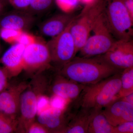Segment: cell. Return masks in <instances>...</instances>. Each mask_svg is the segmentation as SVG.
I'll return each instance as SVG.
<instances>
[{"mask_svg": "<svg viewBox=\"0 0 133 133\" xmlns=\"http://www.w3.org/2000/svg\"><path fill=\"white\" fill-rule=\"evenodd\" d=\"M104 2V0H94L85 5L81 13L71 22L70 30L75 41L77 53L85 43L102 14Z\"/></svg>", "mask_w": 133, "mask_h": 133, "instance_id": "obj_5", "label": "cell"}, {"mask_svg": "<svg viewBox=\"0 0 133 133\" xmlns=\"http://www.w3.org/2000/svg\"><path fill=\"white\" fill-rule=\"evenodd\" d=\"M76 16L72 13L64 12L55 15L40 24V33L45 36L55 37L64 31Z\"/></svg>", "mask_w": 133, "mask_h": 133, "instance_id": "obj_16", "label": "cell"}, {"mask_svg": "<svg viewBox=\"0 0 133 133\" xmlns=\"http://www.w3.org/2000/svg\"><path fill=\"white\" fill-rule=\"evenodd\" d=\"M36 40V38L33 36L22 31L19 36L17 43L21 44L26 47L34 42Z\"/></svg>", "mask_w": 133, "mask_h": 133, "instance_id": "obj_28", "label": "cell"}, {"mask_svg": "<svg viewBox=\"0 0 133 133\" xmlns=\"http://www.w3.org/2000/svg\"><path fill=\"white\" fill-rule=\"evenodd\" d=\"M7 73L3 67H0V93L4 91L8 85Z\"/></svg>", "mask_w": 133, "mask_h": 133, "instance_id": "obj_30", "label": "cell"}, {"mask_svg": "<svg viewBox=\"0 0 133 133\" xmlns=\"http://www.w3.org/2000/svg\"><path fill=\"white\" fill-rule=\"evenodd\" d=\"M33 0H9V4L15 9L27 10Z\"/></svg>", "mask_w": 133, "mask_h": 133, "instance_id": "obj_25", "label": "cell"}, {"mask_svg": "<svg viewBox=\"0 0 133 133\" xmlns=\"http://www.w3.org/2000/svg\"><path fill=\"white\" fill-rule=\"evenodd\" d=\"M133 121L126 122L113 127V133H133Z\"/></svg>", "mask_w": 133, "mask_h": 133, "instance_id": "obj_24", "label": "cell"}, {"mask_svg": "<svg viewBox=\"0 0 133 133\" xmlns=\"http://www.w3.org/2000/svg\"><path fill=\"white\" fill-rule=\"evenodd\" d=\"M109 64L121 70L133 66V41L116 40L109 50L100 55Z\"/></svg>", "mask_w": 133, "mask_h": 133, "instance_id": "obj_9", "label": "cell"}, {"mask_svg": "<svg viewBox=\"0 0 133 133\" xmlns=\"http://www.w3.org/2000/svg\"><path fill=\"white\" fill-rule=\"evenodd\" d=\"M133 93L125 97H123L121 98L124 100L127 101L128 103H130L131 104L133 105Z\"/></svg>", "mask_w": 133, "mask_h": 133, "instance_id": "obj_32", "label": "cell"}, {"mask_svg": "<svg viewBox=\"0 0 133 133\" xmlns=\"http://www.w3.org/2000/svg\"><path fill=\"white\" fill-rule=\"evenodd\" d=\"M125 6L133 19V0H122Z\"/></svg>", "mask_w": 133, "mask_h": 133, "instance_id": "obj_31", "label": "cell"}, {"mask_svg": "<svg viewBox=\"0 0 133 133\" xmlns=\"http://www.w3.org/2000/svg\"><path fill=\"white\" fill-rule=\"evenodd\" d=\"M121 72L95 84L86 85L78 97L75 100L78 107L97 109H103L106 106L115 99L119 91Z\"/></svg>", "mask_w": 133, "mask_h": 133, "instance_id": "obj_3", "label": "cell"}, {"mask_svg": "<svg viewBox=\"0 0 133 133\" xmlns=\"http://www.w3.org/2000/svg\"><path fill=\"white\" fill-rule=\"evenodd\" d=\"M121 87L115 98L127 96L133 93V66L124 69L121 72Z\"/></svg>", "mask_w": 133, "mask_h": 133, "instance_id": "obj_19", "label": "cell"}, {"mask_svg": "<svg viewBox=\"0 0 133 133\" xmlns=\"http://www.w3.org/2000/svg\"><path fill=\"white\" fill-rule=\"evenodd\" d=\"M91 33L92 35H90L78 51V57L90 58L103 55L109 50L116 40L108 28L102 14Z\"/></svg>", "mask_w": 133, "mask_h": 133, "instance_id": "obj_7", "label": "cell"}, {"mask_svg": "<svg viewBox=\"0 0 133 133\" xmlns=\"http://www.w3.org/2000/svg\"><path fill=\"white\" fill-rule=\"evenodd\" d=\"M91 111L79 108L62 133H87Z\"/></svg>", "mask_w": 133, "mask_h": 133, "instance_id": "obj_17", "label": "cell"}, {"mask_svg": "<svg viewBox=\"0 0 133 133\" xmlns=\"http://www.w3.org/2000/svg\"><path fill=\"white\" fill-rule=\"evenodd\" d=\"M50 100L45 95H41L37 100V115L41 113L42 112L48 109L50 104Z\"/></svg>", "mask_w": 133, "mask_h": 133, "instance_id": "obj_26", "label": "cell"}, {"mask_svg": "<svg viewBox=\"0 0 133 133\" xmlns=\"http://www.w3.org/2000/svg\"><path fill=\"white\" fill-rule=\"evenodd\" d=\"M22 31L10 29H0V36L1 38L7 42L16 43Z\"/></svg>", "mask_w": 133, "mask_h": 133, "instance_id": "obj_23", "label": "cell"}, {"mask_svg": "<svg viewBox=\"0 0 133 133\" xmlns=\"http://www.w3.org/2000/svg\"><path fill=\"white\" fill-rule=\"evenodd\" d=\"M102 109H91L87 133H113V127L108 121Z\"/></svg>", "mask_w": 133, "mask_h": 133, "instance_id": "obj_18", "label": "cell"}, {"mask_svg": "<svg viewBox=\"0 0 133 133\" xmlns=\"http://www.w3.org/2000/svg\"><path fill=\"white\" fill-rule=\"evenodd\" d=\"M63 99L57 97L53 96L50 100V104L51 105V107L55 109H63L66 107L64 104V101Z\"/></svg>", "mask_w": 133, "mask_h": 133, "instance_id": "obj_29", "label": "cell"}, {"mask_svg": "<svg viewBox=\"0 0 133 133\" xmlns=\"http://www.w3.org/2000/svg\"><path fill=\"white\" fill-rule=\"evenodd\" d=\"M49 69L33 75L32 80L22 93L18 119L20 132H25L26 129L35 121L37 100L41 95L47 92L52 77L46 73Z\"/></svg>", "mask_w": 133, "mask_h": 133, "instance_id": "obj_2", "label": "cell"}, {"mask_svg": "<svg viewBox=\"0 0 133 133\" xmlns=\"http://www.w3.org/2000/svg\"><path fill=\"white\" fill-rule=\"evenodd\" d=\"M55 3V0H33L26 11L35 15L42 14L50 9Z\"/></svg>", "mask_w": 133, "mask_h": 133, "instance_id": "obj_21", "label": "cell"}, {"mask_svg": "<svg viewBox=\"0 0 133 133\" xmlns=\"http://www.w3.org/2000/svg\"><path fill=\"white\" fill-rule=\"evenodd\" d=\"M71 22L64 31L46 43L51 65L57 70L70 62L77 54L75 41L70 30Z\"/></svg>", "mask_w": 133, "mask_h": 133, "instance_id": "obj_6", "label": "cell"}, {"mask_svg": "<svg viewBox=\"0 0 133 133\" xmlns=\"http://www.w3.org/2000/svg\"><path fill=\"white\" fill-rule=\"evenodd\" d=\"M1 36H0V41H1ZM1 43H0V51H1Z\"/></svg>", "mask_w": 133, "mask_h": 133, "instance_id": "obj_36", "label": "cell"}, {"mask_svg": "<svg viewBox=\"0 0 133 133\" xmlns=\"http://www.w3.org/2000/svg\"><path fill=\"white\" fill-rule=\"evenodd\" d=\"M102 14L108 28L116 40L132 39L133 19L122 0H104Z\"/></svg>", "mask_w": 133, "mask_h": 133, "instance_id": "obj_4", "label": "cell"}, {"mask_svg": "<svg viewBox=\"0 0 133 133\" xmlns=\"http://www.w3.org/2000/svg\"><path fill=\"white\" fill-rule=\"evenodd\" d=\"M25 132L28 133H48L49 131L37 122L34 121L26 129Z\"/></svg>", "mask_w": 133, "mask_h": 133, "instance_id": "obj_27", "label": "cell"}, {"mask_svg": "<svg viewBox=\"0 0 133 133\" xmlns=\"http://www.w3.org/2000/svg\"><path fill=\"white\" fill-rule=\"evenodd\" d=\"M65 107L61 110L51 107L37 115V122L49 133H62L73 114Z\"/></svg>", "mask_w": 133, "mask_h": 133, "instance_id": "obj_12", "label": "cell"}, {"mask_svg": "<svg viewBox=\"0 0 133 133\" xmlns=\"http://www.w3.org/2000/svg\"><path fill=\"white\" fill-rule=\"evenodd\" d=\"M1 1H2V2L4 3L5 6L7 5V4H9V0H1Z\"/></svg>", "mask_w": 133, "mask_h": 133, "instance_id": "obj_35", "label": "cell"}, {"mask_svg": "<svg viewBox=\"0 0 133 133\" xmlns=\"http://www.w3.org/2000/svg\"><path fill=\"white\" fill-rule=\"evenodd\" d=\"M35 21L34 16L27 11L15 9L4 13L0 17V29H10L23 31L30 29Z\"/></svg>", "mask_w": 133, "mask_h": 133, "instance_id": "obj_14", "label": "cell"}, {"mask_svg": "<svg viewBox=\"0 0 133 133\" xmlns=\"http://www.w3.org/2000/svg\"><path fill=\"white\" fill-rule=\"evenodd\" d=\"M104 108L102 112L113 127L133 121V105L121 98L115 99Z\"/></svg>", "mask_w": 133, "mask_h": 133, "instance_id": "obj_13", "label": "cell"}, {"mask_svg": "<svg viewBox=\"0 0 133 133\" xmlns=\"http://www.w3.org/2000/svg\"><path fill=\"white\" fill-rule=\"evenodd\" d=\"M105 61L101 56L83 58L75 57L57 70L66 78L84 85H90L121 72Z\"/></svg>", "mask_w": 133, "mask_h": 133, "instance_id": "obj_1", "label": "cell"}, {"mask_svg": "<svg viewBox=\"0 0 133 133\" xmlns=\"http://www.w3.org/2000/svg\"><path fill=\"white\" fill-rule=\"evenodd\" d=\"M57 6L63 12L72 13L81 3L80 0H55Z\"/></svg>", "mask_w": 133, "mask_h": 133, "instance_id": "obj_22", "label": "cell"}, {"mask_svg": "<svg viewBox=\"0 0 133 133\" xmlns=\"http://www.w3.org/2000/svg\"><path fill=\"white\" fill-rule=\"evenodd\" d=\"M5 5L1 0H0V17L4 14Z\"/></svg>", "mask_w": 133, "mask_h": 133, "instance_id": "obj_33", "label": "cell"}, {"mask_svg": "<svg viewBox=\"0 0 133 133\" xmlns=\"http://www.w3.org/2000/svg\"><path fill=\"white\" fill-rule=\"evenodd\" d=\"M80 2L85 5H88L93 1L94 0H80Z\"/></svg>", "mask_w": 133, "mask_h": 133, "instance_id": "obj_34", "label": "cell"}, {"mask_svg": "<svg viewBox=\"0 0 133 133\" xmlns=\"http://www.w3.org/2000/svg\"><path fill=\"white\" fill-rule=\"evenodd\" d=\"M28 84L26 82H21L8 85L6 89L0 93V112L17 119L19 115L21 95Z\"/></svg>", "mask_w": 133, "mask_h": 133, "instance_id": "obj_11", "label": "cell"}, {"mask_svg": "<svg viewBox=\"0 0 133 133\" xmlns=\"http://www.w3.org/2000/svg\"><path fill=\"white\" fill-rule=\"evenodd\" d=\"M25 47L16 43L5 52L0 59L9 78L16 76L23 69V55Z\"/></svg>", "mask_w": 133, "mask_h": 133, "instance_id": "obj_15", "label": "cell"}, {"mask_svg": "<svg viewBox=\"0 0 133 133\" xmlns=\"http://www.w3.org/2000/svg\"><path fill=\"white\" fill-rule=\"evenodd\" d=\"M16 132H19L18 120L12 118L0 112V133Z\"/></svg>", "mask_w": 133, "mask_h": 133, "instance_id": "obj_20", "label": "cell"}, {"mask_svg": "<svg viewBox=\"0 0 133 133\" xmlns=\"http://www.w3.org/2000/svg\"><path fill=\"white\" fill-rule=\"evenodd\" d=\"M23 69L29 74L51 67L50 56L46 43L36 39L25 47L23 55Z\"/></svg>", "mask_w": 133, "mask_h": 133, "instance_id": "obj_8", "label": "cell"}, {"mask_svg": "<svg viewBox=\"0 0 133 133\" xmlns=\"http://www.w3.org/2000/svg\"><path fill=\"white\" fill-rule=\"evenodd\" d=\"M85 86L66 78L56 70L52 76L47 92L52 96L72 101L78 97Z\"/></svg>", "mask_w": 133, "mask_h": 133, "instance_id": "obj_10", "label": "cell"}]
</instances>
